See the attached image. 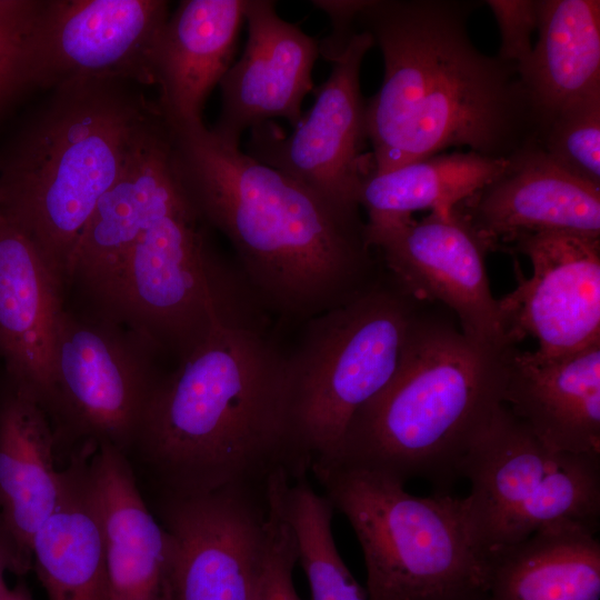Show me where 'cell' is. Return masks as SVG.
I'll return each instance as SVG.
<instances>
[{"label": "cell", "instance_id": "6da1fadb", "mask_svg": "<svg viewBox=\"0 0 600 600\" xmlns=\"http://www.w3.org/2000/svg\"><path fill=\"white\" fill-rule=\"evenodd\" d=\"M164 123L187 199L228 239L266 312L306 322L379 277L382 266L359 209L259 162L203 122Z\"/></svg>", "mask_w": 600, "mask_h": 600}, {"label": "cell", "instance_id": "7a4b0ae2", "mask_svg": "<svg viewBox=\"0 0 600 600\" xmlns=\"http://www.w3.org/2000/svg\"><path fill=\"white\" fill-rule=\"evenodd\" d=\"M476 3L357 0L353 24L381 50L384 74L366 102L370 172L381 173L451 147L510 158L539 141L516 67L481 52L467 22Z\"/></svg>", "mask_w": 600, "mask_h": 600}, {"label": "cell", "instance_id": "3957f363", "mask_svg": "<svg viewBox=\"0 0 600 600\" xmlns=\"http://www.w3.org/2000/svg\"><path fill=\"white\" fill-rule=\"evenodd\" d=\"M161 494L307 477L289 436L284 353L262 330L221 327L163 374L129 454Z\"/></svg>", "mask_w": 600, "mask_h": 600}, {"label": "cell", "instance_id": "277c9868", "mask_svg": "<svg viewBox=\"0 0 600 600\" xmlns=\"http://www.w3.org/2000/svg\"><path fill=\"white\" fill-rule=\"evenodd\" d=\"M136 86L52 89L0 158V216L30 240L64 292L97 203L162 122L157 102Z\"/></svg>", "mask_w": 600, "mask_h": 600}, {"label": "cell", "instance_id": "5b68a950", "mask_svg": "<svg viewBox=\"0 0 600 600\" xmlns=\"http://www.w3.org/2000/svg\"><path fill=\"white\" fill-rule=\"evenodd\" d=\"M433 304L387 387L351 419L333 454L313 463L362 467L449 493L498 410L516 346L476 341Z\"/></svg>", "mask_w": 600, "mask_h": 600}, {"label": "cell", "instance_id": "8992f818", "mask_svg": "<svg viewBox=\"0 0 600 600\" xmlns=\"http://www.w3.org/2000/svg\"><path fill=\"white\" fill-rule=\"evenodd\" d=\"M310 471L354 531L369 600H482L489 551L467 497L413 496L397 477L362 467Z\"/></svg>", "mask_w": 600, "mask_h": 600}, {"label": "cell", "instance_id": "52a82bcc", "mask_svg": "<svg viewBox=\"0 0 600 600\" xmlns=\"http://www.w3.org/2000/svg\"><path fill=\"white\" fill-rule=\"evenodd\" d=\"M432 306L382 267L366 289L304 322L284 354L288 430L304 472L333 454L353 416L392 380Z\"/></svg>", "mask_w": 600, "mask_h": 600}, {"label": "cell", "instance_id": "ba28073f", "mask_svg": "<svg viewBox=\"0 0 600 600\" xmlns=\"http://www.w3.org/2000/svg\"><path fill=\"white\" fill-rule=\"evenodd\" d=\"M208 228L180 186L132 247L93 312L144 336L177 363L218 328L264 331V309L238 266L212 246Z\"/></svg>", "mask_w": 600, "mask_h": 600}, {"label": "cell", "instance_id": "9c48e42d", "mask_svg": "<svg viewBox=\"0 0 600 600\" xmlns=\"http://www.w3.org/2000/svg\"><path fill=\"white\" fill-rule=\"evenodd\" d=\"M164 354L144 336L67 303L51 358L44 404L57 446L68 457L110 444L129 457L159 381Z\"/></svg>", "mask_w": 600, "mask_h": 600}, {"label": "cell", "instance_id": "30bf717a", "mask_svg": "<svg viewBox=\"0 0 600 600\" xmlns=\"http://www.w3.org/2000/svg\"><path fill=\"white\" fill-rule=\"evenodd\" d=\"M461 478L489 552L556 524L598 530L600 457L548 448L504 404L467 454Z\"/></svg>", "mask_w": 600, "mask_h": 600}, {"label": "cell", "instance_id": "8fae6325", "mask_svg": "<svg viewBox=\"0 0 600 600\" xmlns=\"http://www.w3.org/2000/svg\"><path fill=\"white\" fill-rule=\"evenodd\" d=\"M373 44L354 24L337 42L319 41L332 67L313 90V106L288 136L271 121L250 129L247 153L340 206L359 209L361 182L370 172L362 154L368 137L360 69Z\"/></svg>", "mask_w": 600, "mask_h": 600}, {"label": "cell", "instance_id": "7c38bea8", "mask_svg": "<svg viewBox=\"0 0 600 600\" xmlns=\"http://www.w3.org/2000/svg\"><path fill=\"white\" fill-rule=\"evenodd\" d=\"M169 16L163 0H40L30 47L32 87L156 84Z\"/></svg>", "mask_w": 600, "mask_h": 600}, {"label": "cell", "instance_id": "4fadbf2b", "mask_svg": "<svg viewBox=\"0 0 600 600\" xmlns=\"http://www.w3.org/2000/svg\"><path fill=\"white\" fill-rule=\"evenodd\" d=\"M366 237L384 270L416 298L450 311L463 334L492 346H516L491 292L488 250L456 209L430 212L419 221L366 223Z\"/></svg>", "mask_w": 600, "mask_h": 600}, {"label": "cell", "instance_id": "5bb4252c", "mask_svg": "<svg viewBox=\"0 0 600 600\" xmlns=\"http://www.w3.org/2000/svg\"><path fill=\"white\" fill-rule=\"evenodd\" d=\"M177 544L173 600H256L266 546V486L160 494Z\"/></svg>", "mask_w": 600, "mask_h": 600}, {"label": "cell", "instance_id": "9a60e30c", "mask_svg": "<svg viewBox=\"0 0 600 600\" xmlns=\"http://www.w3.org/2000/svg\"><path fill=\"white\" fill-rule=\"evenodd\" d=\"M504 251L526 254L527 278L499 299L513 344L530 336L538 356L561 357L600 342V238L566 231L518 236Z\"/></svg>", "mask_w": 600, "mask_h": 600}, {"label": "cell", "instance_id": "2e32d148", "mask_svg": "<svg viewBox=\"0 0 600 600\" xmlns=\"http://www.w3.org/2000/svg\"><path fill=\"white\" fill-rule=\"evenodd\" d=\"M179 191L162 118L90 216L73 253L66 301L98 311L132 247Z\"/></svg>", "mask_w": 600, "mask_h": 600}, {"label": "cell", "instance_id": "e0dca14e", "mask_svg": "<svg viewBox=\"0 0 600 600\" xmlns=\"http://www.w3.org/2000/svg\"><path fill=\"white\" fill-rule=\"evenodd\" d=\"M248 40L239 61L219 82L221 108L210 129L239 144L241 134L272 118L296 128L304 97L313 90L312 69L319 41L276 11L274 2L244 0Z\"/></svg>", "mask_w": 600, "mask_h": 600}, {"label": "cell", "instance_id": "ac0fdd59", "mask_svg": "<svg viewBox=\"0 0 600 600\" xmlns=\"http://www.w3.org/2000/svg\"><path fill=\"white\" fill-rule=\"evenodd\" d=\"M454 209L488 251L541 231L600 238V188L554 164L539 141L512 154L497 179Z\"/></svg>", "mask_w": 600, "mask_h": 600}, {"label": "cell", "instance_id": "d6986e66", "mask_svg": "<svg viewBox=\"0 0 600 600\" xmlns=\"http://www.w3.org/2000/svg\"><path fill=\"white\" fill-rule=\"evenodd\" d=\"M104 538L109 600H173L177 544L149 510L132 462L110 444L89 458Z\"/></svg>", "mask_w": 600, "mask_h": 600}, {"label": "cell", "instance_id": "ffe728a7", "mask_svg": "<svg viewBox=\"0 0 600 600\" xmlns=\"http://www.w3.org/2000/svg\"><path fill=\"white\" fill-rule=\"evenodd\" d=\"M503 403L548 448L600 457V342L553 358L514 348Z\"/></svg>", "mask_w": 600, "mask_h": 600}, {"label": "cell", "instance_id": "44dd1931", "mask_svg": "<svg viewBox=\"0 0 600 600\" xmlns=\"http://www.w3.org/2000/svg\"><path fill=\"white\" fill-rule=\"evenodd\" d=\"M66 292L30 240L0 216V361L2 373L44 408Z\"/></svg>", "mask_w": 600, "mask_h": 600}, {"label": "cell", "instance_id": "7402d4cb", "mask_svg": "<svg viewBox=\"0 0 600 600\" xmlns=\"http://www.w3.org/2000/svg\"><path fill=\"white\" fill-rule=\"evenodd\" d=\"M49 417L27 389L0 374V517L27 572L32 539L54 511L61 491Z\"/></svg>", "mask_w": 600, "mask_h": 600}, {"label": "cell", "instance_id": "603a6c76", "mask_svg": "<svg viewBox=\"0 0 600 600\" xmlns=\"http://www.w3.org/2000/svg\"><path fill=\"white\" fill-rule=\"evenodd\" d=\"M243 20L244 0H186L169 16L156 56L157 104L167 123L203 122L204 103L230 68Z\"/></svg>", "mask_w": 600, "mask_h": 600}, {"label": "cell", "instance_id": "cb8c5ba5", "mask_svg": "<svg viewBox=\"0 0 600 600\" xmlns=\"http://www.w3.org/2000/svg\"><path fill=\"white\" fill-rule=\"evenodd\" d=\"M92 452L68 458L59 502L32 539V569L48 600H109L104 538L89 473Z\"/></svg>", "mask_w": 600, "mask_h": 600}, {"label": "cell", "instance_id": "d4e9b609", "mask_svg": "<svg viewBox=\"0 0 600 600\" xmlns=\"http://www.w3.org/2000/svg\"><path fill=\"white\" fill-rule=\"evenodd\" d=\"M538 40L517 69L539 126L600 91V1L539 0Z\"/></svg>", "mask_w": 600, "mask_h": 600}, {"label": "cell", "instance_id": "484cf974", "mask_svg": "<svg viewBox=\"0 0 600 600\" xmlns=\"http://www.w3.org/2000/svg\"><path fill=\"white\" fill-rule=\"evenodd\" d=\"M596 533L582 524H556L490 551L482 600H600Z\"/></svg>", "mask_w": 600, "mask_h": 600}, {"label": "cell", "instance_id": "4316f807", "mask_svg": "<svg viewBox=\"0 0 600 600\" xmlns=\"http://www.w3.org/2000/svg\"><path fill=\"white\" fill-rule=\"evenodd\" d=\"M509 158H492L473 151L439 153L399 168L364 176L359 206L369 226L412 218L422 210L447 213L497 179Z\"/></svg>", "mask_w": 600, "mask_h": 600}, {"label": "cell", "instance_id": "83f0119b", "mask_svg": "<svg viewBox=\"0 0 600 600\" xmlns=\"http://www.w3.org/2000/svg\"><path fill=\"white\" fill-rule=\"evenodd\" d=\"M279 508L290 527L297 562L307 577L311 600H369L363 588L351 574L336 547L331 531L333 507L318 494L307 477L291 480L282 471L278 484Z\"/></svg>", "mask_w": 600, "mask_h": 600}, {"label": "cell", "instance_id": "f1b7e54d", "mask_svg": "<svg viewBox=\"0 0 600 600\" xmlns=\"http://www.w3.org/2000/svg\"><path fill=\"white\" fill-rule=\"evenodd\" d=\"M539 143L559 168L600 188V91L561 110L541 131Z\"/></svg>", "mask_w": 600, "mask_h": 600}, {"label": "cell", "instance_id": "f546056e", "mask_svg": "<svg viewBox=\"0 0 600 600\" xmlns=\"http://www.w3.org/2000/svg\"><path fill=\"white\" fill-rule=\"evenodd\" d=\"M40 0H0V116L33 89L30 47Z\"/></svg>", "mask_w": 600, "mask_h": 600}, {"label": "cell", "instance_id": "4dcf8cb0", "mask_svg": "<svg viewBox=\"0 0 600 600\" xmlns=\"http://www.w3.org/2000/svg\"><path fill=\"white\" fill-rule=\"evenodd\" d=\"M266 499L267 546L256 600H301L293 582L297 546L293 533L280 512L276 477L267 482Z\"/></svg>", "mask_w": 600, "mask_h": 600}, {"label": "cell", "instance_id": "1f68e13d", "mask_svg": "<svg viewBox=\"0 0 600 600\" xmlns=\"http://www.w3.org/2000/svg\"><path fill=\"white\" fill-rule=\"evenodd\" d=\"M500 30L498 58L516 69L530 57L531 36L538 27L539 0H488Z\"/></svg>", "mask_w": 600, "mask_h": 600}, {"label": "cell", "instance_id": "d6a6232c", "mask_svg": "<svg viewBox=\"0 0 600 600\" xmlns=\"http://www.w3.org/2000/svg\"><path fill=\"white\" fill-rule=\"evenodd\" d=\"M7 572L18 578H23L28 572L24 570L17 547L0 517V594L4 587Z\"/></svg>", "mask_w": 600, "mask_h": 600}, {"label": "cell", "instance_id": "836d02e7", "mask_svg": "<svg viewBox=\"0 0 600 600\" xmlns=\"http://www.w3.org/2000/svg\"><path fill=\"white\" fill-rule=\"evenodd\" d=\"M0 600H33V598L24 579L18 578L12 587L4 584Z\"/></svg>", "mask_w": 600, "mask_h": 600}]
</instances>
